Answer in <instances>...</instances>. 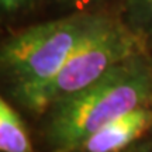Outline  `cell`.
I'll use <instances>...</instances> for the list:
<instances>
[{"instance_id": "6da1fadb", "label": "cell", "mask_w": 152, "mask_h": 152, "mask_svg": "<svg viewBox=\"0 0 152 152\" xmlns=\"http://www.w3.org/2000/svg\"><path fill=\"white\" fill-rule=\"evenodd\" d=\"M152 96V72L141 55L131 56L99 80L52 106L49 141L56 152H75L110 121L145 106Z\"/></svg>"}, {"instance_id": "7a4b0ae2", "label": "cell", "mask_w": 152, "mask_h": 152, "mask_svg": "<svg viewBox=\"0 0 152 152\" xmlns=\"http://www.w3.org/2000/svg\"><path fill=\"white\" fill-rule=\"evenodd\" d=\"M100 16H72L20 31L0 48V71L27 107L65 66Z\"/></svg>"}, {"instance_id": "3957f363", "label": "cell", "mask_w": 152, "mask_h": 152, "mask_svg": "<svg viewBox=\"0 0 152 152\" xmlns=\"http://www.w3.org/2000/svg\"><path fill=\"white\" fill-rule=\"evenodd\" d=\"M138 54L140 44L135 35L120 23L100 16L65 66L30 102L27 109L34 111L51 109Z\"/></svg>"}, {"instance_id": "277c9868", "label": "cell", "mask_w": 152, "mask_h": 152, "mask_svg": "<svg viewBox=\"0 0 152 152\" xmlns=\"http://www.w3.org/2000/svg\"><path fill=\"white\" fill-rule=\"evenodd\" d=\"M152 124V110L141 106L110 121L87 137L75 151L121 152L145 132Z\"/></svg>"}, {"instance_id": "5b68a950", "label": "cell", "mask_w": 152, "mask_h": 152, "mask_svg": "<svg viewBox=\"0 0 152 152\" xmlns=\"http://www.w3.org/2000/svg\"><path fill=\"white\" fill-rule=\"evenodd\" d=\"M0 152H33L31 140L16 110L0 96Z\"/></svg>"}, {"instance_id": "8992f818", "label": "cell", "mask_w": 152, "mask_h": 152, "mask_svg": "<svg viewBox=\"0 0 152 152\" xmlns=\"http://www.w3.org/2000/svg\"><path fill=\"white\" fill-rule=\"evenodd\" d=\"M28 0H0V11L13 13L27 4Z\"/></svg>"}, {"instance_id": "52a82bcc", "label": "cell", "mask_w": 152, "mask_h": 152, "mask_svg": "<svg viewBox=\"0 0 152 152\" xmlns=\"http://www.w3.org/2000/svg\"><path fill=\"white\" fill-rule=\"evenodd\" d=\"M130 152H152V148L144 147V148H138V149H132V151H130Z\"/></svg>"}, {"instance_id": "ba28073f", "label": "cell", "mask_w": 152, "mask_h": 152, "mask_svg": "<svg viewBox=\"0 0 152 152\" xmlns=\"http://www.w3.org/2000/svg\"><path fill=\"white\" fill-rule=\"evenodd\" d=\"M147 1V6H148V10H149V14L152 16V0H145Z\"/></svg>"}]
</instances>
